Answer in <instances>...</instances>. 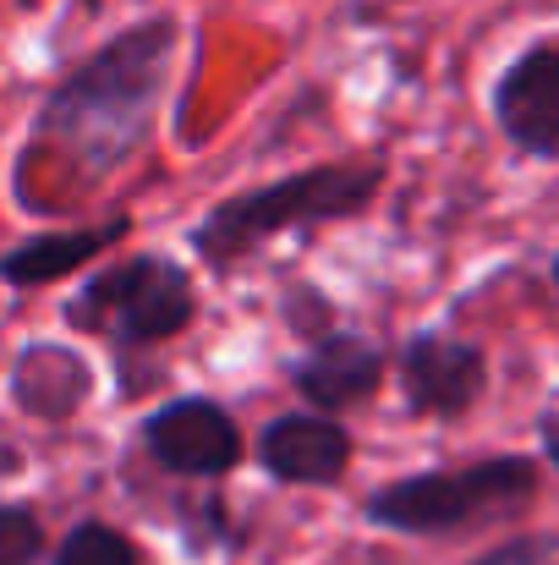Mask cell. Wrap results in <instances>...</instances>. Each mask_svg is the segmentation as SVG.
Returning a JSON list of instances; mask_svg holds the SVG:
<instances>
[{
	"label": "cell",
	"instance_id": "obj_13",
	"mask_svg": "<svg viewBox=\"0 0 559 565\" xmlns=\"http://www.w3.org/2000/svg\"><path fill=\"white\" fill-rule=\"evenodd\" d=\"M466 565H559V533H527V539H510L488 555Z\"/></svg>",
	"mask_w": 559,
	"mask_h": 565
},
{
	"label": "cell",
	"instance_id": "obj_11",
	"mask_svg": "<svg viewBox=\"0 0 559 565\" xmlns=\"http://www.w3.org/2000/svg\"><path fill=\"white\" fill-rule=\"evenodd\" d=\"M55 565H138V550L116 533V527H99V522H83L66 533Z\"/></svg>",
	"mask_w": 559,
	"mask_h": 565
},
{
	"label": "cell",
	"instance_id": "obj_5",
	"mask_svg": "<svg viewBox=\"0 0 559 565\" xmlns=\"http://www.w3.org/2000/svg\"><path fill=\"white\" fill-rule=\"evenodd\" d=\"M143 445L160 467L186 478H219L241 461V428L214 401H171L143 423Z\"/></svg>",
	"mask_w": 559,
	"mask_h": 565
},
{
	"label": "cell",
	"instance_id": "obj_8",
	"mask_svg": "<svg viewBox=\"0 0 559 565\" xmlns=\"http://www.w3.org/2000/svg\"><path fill=\"white\" fill-rule=\"evenodd\" d=\"M352 461V434L330 417H275L264 428V467L280 483H335Z\"/></svg>",
	"mask_w": 559,
	"mask_h": 565
},
{
	"label": "cell",
	"instance_id": "obj_1",
	"mask_svg": "<svg viewBox=\"0 0 559 565\" xmlns=\"http://www.w3.org/2000/svg\"><path fill=\"white\" fill-rule=\"evenodd\" d=\"M171 50H176V22H143L110 39L44 99L39 132H50L72 160H83L88 177H105L149 132V116L165 94Z\"/></svg>",
	"mask_w": 559,
	"mask_h": 565
},
{
	"label": "cell",
	"instance_id": "obj_6",
	"mask_svg": "<svg viewBox=\"0 0 559 565\" xmlns=\"http://www.w3.org/2000/svg\"><path fill=\"white\" fill-rule=\"evenodd\" d=\"M494 116L505 138L538 160H559V44H538L494 88Z\"/></svg>",
	"mask_w": 559,
	"mask_h": 565
},
{
	"label": "cell",
	"instance_id": "obj_2",
	"mask_svg": "<svg viewBox=\"0 0 559 565\" xmlns=\"http://www.w3.org/2000/svg\"><path fill=\"white\" fill-rule=\"evenodd\" d=\"M373 192H378V166H352V160L319 166V171H302V177L275 182V188L241 192V198L219 203L192 231V247L208 264H236V258H247L252 247H264L269 236H280L291 225H324V220L363 214Z\"/></svg>",
	"mask_w": 559,
	"mask_h": 565
},
{
	"label": "cell",
	"instance_id": "obj_15",
	"mask_svg": "<svg viewBox=\"0 0 559 565\" xmlns=\"http://www.w3.org/2000/svg\"><path fill=\"white\" fill-rule=\"evenodd\" d=\"M555 286H559V264H555Z\"/></svg>",
	"mask_w": 559,
	"mask_h": 565
},
{
	"label": "cell",
	"instance_id": "obj_10",
	"mask_svg": "<svg viewBox=\"0 0 559 565\" xmlns=\"http://www.w3.org/2000/svg\"><path fill=\"white\" fill-rule=\"evenodd\" d=\"M121 236H127V220L33 236V242H22V247H17V253L0 264V280H11V286H44V280H61V275L83 269L94 253H105L110 242H121Z\"/></svg>",
	"mask_w": 559,
	"mask_h": 565
},
{
	"label": "cell",
	"instance_id": "obj_3",
	"mask_svg": "<svg viewBox=\"0 0 559 565\" xmlns=\"http://www.w3.org/2000/svg\"><path fill=\"white\" fill-rule=\"evenodd\" d=\"M538 494V467L527 456H494L472 461L461 472H422L378 489L368 516L395 533H461L472 522H494L522 511Z\"/></svg>",
	"mask_w": 559,
	"mask_h": 565
},
{
	"label": "cell",
	"instance_id": "obj_12",
	"mask_svg": "<svg viewBox=\"0 0 559 565\" xmlns=\"http://www.w3.org/2000/svg\"><path fill=\"white\" fill-rule=\"evenodd\" d=\"M39 555H44V533L33 511L0 505V565H39Z\"/></svg>",
	"mask_w": 559,
	"mask_h": 565
},
{
	"label": "cell",
	"instance_id": "obj_4",
	"mask_svg": "<svg viewBox=\"0 0 559 565\" xmlns=\"http://www.w3.org/2000/svg\"><path fill=\"white\" fill-rule=\"evenodd\" d=\"M192 280L186 269H176L171 258H127L105 275H94L66 319L94 330V335H110V341H127V347H154V341H171L192 324Z\"/></svg>",
	"mask_w": 559,
	"mask_h": 565
},
{
	"label": "cell",
	"instance_id": "obj_9",
	"mask_svg": "<svg viewBox=\"0 0 559 565\" xmlns=\"http://www.w3.org/2000/svg\"><path fill=\"white\" fill-rule=\"evenodd\" d=\"M384 379V358L373 352L363 335H324L302 363H297V390L313 406H346L378 390Z\"/></svg>",
	"mask_w": 559,
	"mask_h": 565
},
{
	"label": "cell",
	"instance_id": "obj_7",
	"mask_svg": "<svg viewBox=\"0 0 559 565\" xmlns=\"http://www.w3.org/2000/svg\"><path fill=\"white\" fill-rule=\"evenodd\" d=\"M483 352L450 335H417L400 352V384L406 401L428 417H461L483 395Z\"/></svg>",
	"mask_w": 559,
	"mask_h": 565
},
{
	"label": "cell",
	"instance_id": "obj_14",
	"mask_svg": "<svg viewBox=\"0 0 559 565\" xmlns=\"http://www.w3.org/2000/svg\"><path fill=\"white\" fill-rule=\"evenodd\" d=\"M544 450H549V461L559 467V417H544Z\"/></svg>",
	"mask_w": 559,
	"mask_h": 565
}]
</instances>
